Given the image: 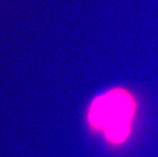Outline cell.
Masks as SVG:
<instances>
[{
  "label": "cell",
  "instance_id": "obj_1",
  "mask_svg": "<svg viewBox=\"0 0 158 157\" xmlns=\"http://www.w3.org/2000/svg\"><path fill=\"white\" fill-rule=\"evenodd\" d=\"M136 111V103L130 92L124 88H112L92 100L88 122L109 143L120 144L130 136Z\"/></svg>",
  "mask_w": 158,
  "mask_h": 157
}]
</instances>
